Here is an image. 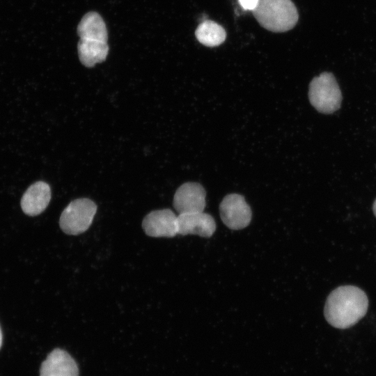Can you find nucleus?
I'll return each instance as SVG.
<instances>
[{
    "mask_svg": "<svg viewBox=\"0 0 376 376\" xmlns=\"http://www.w3.org/2000/svg\"><path fill=\"white\" fill-rule=\"evenodd\" d=\"M368 307V297L361 289L353 285H343L329 294L324 313L331 326L346 329L360 320L366 315Z\"/></svg>",
    "mask_w": 376,
    "mask_h": 376,
    "instance_id": "1",
    "label": "nucleus"
},
{
    "mask_svg": "<svg viewBox=\"0 0 376 376\" xmlns=\"http://www.w3.org/2000/svg\"><path fill=\"white\" fill-rule=\"evenodd\" d=\"M219 211L224 224L233 230L246 227L251 220V207L244 198L237 194L226 196L220 203Z\"/></svg>",
    "mask_w": 376,
    "mask_h": 376,
    "instance_id": "5",
    "label": "nucleus"
},
{
    "mask_svg": "<svg viewBox=\"0 0 376 376\" xmlns=\"http://www.w3.org/2000/svg\"><path fill=\"white\" fill-rule=\"evenodd\" d=\"M258 0H239L240 6L244 10L252 11L257 6Z\"/></svg>",
    "mask_w": 376,
    "mask_h": 376,
    "instance_id": "13",
    "label": "nucleus"
},
{
    "mask_svg": "<svg viewBox=\"0 0 376 376\" xmlns=\"http://www.w3.org/2000/svg\"><path fill=\"white\" fill-rule=\"evenodd\" d=\"M178 234L210 237L216 230L213 217L203 212L182 213L177 216Z\"/></svg>",
    "mask_w": 376,
    "mask_h": 376,
    "instance_id": "8",
    "label": "nucleus"
},
{
    "mask_svg": "<svg viewBox=\"0 0 376 376\" xmlns=\"http://www.w3.org/2000/svg\"><path fill=\"white\" fill-rule=\"evenodd\" d=\"M206 193L201 185L186 182L175 191L173 197L174 208L179 214L203 212Z\"/></svg>",
    "mask_w": 376,
    "mask_h": 376,
    "instance_id": "6",
    "label": "nucleus"
},
{
    "mask_svg": "<svg viewBox=\"0 0 376 376\" xmlns=\"http://www.w3.org/2000/svg\"><path fill=\"white\" fill-rule=\"evenodd\" d=\"M373 212L376 217V200L375 201L374 203H373Z\"/></svg>",
    "mask_w": 376,
    "mask_h": 376,
    "instance_id": "14",
    "label": "nucleus"
},
{
    "mask_svg": "<svg viewBox=\"0 0 376 376\" xmlns=\"http://www.w3.org/2000/svg\"><path fill=\"white\" fill-rule=\"evenodd\" d=\"M1 345H2V332L0 327V348L1 347Z\"/></svg>",
    "mask_w": 376,
    "mask_h": 376,
    "instance_id": "15",
    "label": "nucleus"
},
{
    "mask_svg": "<svg viewBox=\"0 0 376 376\" xmlns=\"http://www.w3.org/2000/svg\"><path fill=\"white\" fill-rule=\"evenodd\" d=\"M252 13L260 26L272 32L289 31L299 19L291 0H258Z\"/></svg>",
    "mask_w": 376,
    "mask_h": 376,
    "instance_id": "2",
    "label": "nucleus"
},
{
    "mask_svg": "<svg viewBox=\"0 0 376 376\" xmlns=\"http://www.w3.org/2000/svg\"><path fill=\"white\" fill-rule=\"evenodd\" d=\"M96 211L97 205L93 201L85 198L74 200L61 213L60 227L66 234H81L90 227Z\"/></svg>",
    "mask_w": 376,
    "mask_h": 376,
    "instance_id": "4",
    "label": "nucleus"
},
{
    "mask_svg": "<svg viewBox=\"0 0 376 376\" xmlns=\"http://www.w3.org/2000/svg\"><path fill=\"white\" fill-rule=\"evenodd\" d=\"M142 227L148 236L172 237L178 234L177 216L170 209L152 211L144 217Z\"/></svg>",
    "mask_w": 376,
    "mask_h": 376,
    "instance_id": "7",
    "label": "nucleus"
},
{
    "mask_svg": "<svg viewBox=\"0 0 376 376\" xmlns=\"http://www.w3.org/2000/svg\"><path fill=\"white\" fill-rule=\"evenodd\" d=\"M51 199V189L49 185L38 181L31 185L21 199L23 212L29 216H36L43 212Z\"/></svg>",
    "mask_w": 376,
    "mask_h": 376,
    "instance_id": "10",
    "label": "nucleus"
},
{
    "mask_svg": "<svg viewBox=\"0 0 376 376\" xmlns=\"http://www.w3.org/2000/svg\"><path fill=\"white\" fill-rule=\"evenodd\" d=\"M80 39H93L107 42L108 34L106 24L102 17L95 12L86 13L77 26Z\"/></svg>",
    "mask_w": 376,
    "mask_h": 376,
    "instance_id": "11",
    "label": "nucleus"
},
{
    "mask_svg": "<svg viewBox=\"0 0 376 376\" xmlns=\"http://www.w3.org/2000/svg\"><path fill=\"white\" fill-rule=\"evenodd\" d=\"M196 39L207 47H216L223 43L226 33L224 29L211 20L202 22L195 31Z\"/></svg>",
    "mask_w": 376,
    "mask_h": 376,
    "instance_id": "12",
    "label": "nucleus"
},
{
    "mask_svg": "<svg viewBox=\"0 0 376 376\" xmlns=\"http://www.w3.org/2000/svg\"><path fill=\"white\" fill-rule=\"evenodd\" d=\"M308 98L319 112L329 114L337 111L341 104L342 94L333 74L322 72L310 83Z\"/></svg>",
    "mask_w": 376,
    "mask_h": 376,
    "instance_id": "3",
    "label": "nucleus"
},
{
    "mask_svg": "<svg viewBox=\"0 0 376 376\" xmlns=\"http://www.w3.org/2000/svg\"><path fill=\"white\" fill-rule=\"evenodd\" d=\"M40 376H79L77 365L65 351L55 349L42 362Z\"/></svg>",
    "mask_w": 376,
    "mask_h": 376,
    "instance_id": "9",
    "label": "nucleus"
}]
</instances>
